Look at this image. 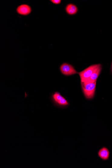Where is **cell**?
Wrapping results in <instances>:
<instances>
[{"label": "cell", "instance_id": "3", "mask_svg": "<svg viewBox=\"0 0 112 168\" xmlns=\"http://www.w3.org/2000/svg\"><path fill=\"white\" fill-rule=\"evenodd\" d=\"M52 100L55 105L61 107H65L69 105L68 101L58 92H56L51 96Z\"/></svg>", "mask_w": 112, "mask_h": 168}, {"label": "cell", "instance_id": "4", "mask_svg": "<svg viewBox=\"0 0 112 168\" xmlns=\"http://www.w3.org/2000/svg\"><path fill=\"white\" fill-rule=\"evenodd\" d=\"M61 73L64 76H70L78 74L74 66L67 63H64L60 66Z\"/></svg>", "mask_w": 112, "mask_h": 168}, {"label": "cell", "instance_id": "7", "mask_svg": "<svg viewBox=\"0 0 112 168\" xmlns=\"http://www.w3.org/2000/svg\"><path fill=\"white\" fill-rule=\"evenodd\" d=\"M98 156L103 160H107L110 156V152L108 149L103 147L100 149L98 152Z\"/></svg>", "mask_w": 112, "mask_h": 168}, {"label": "cell", "instance_id": "8", "mask_svg": "<svg viewBox=\"0 0 112 168\" xmlns=\"http://www.w3.org/2000/svg\"><path fill=\"white\" fill-rule=\"evenodd\" d=\"M67 13L70 15H75L78 11V9L76 6L72 4H68L66 7Z\"/></svg>", "mask_w": 112, "mask_h": 168}, {"label": "cell", "instance_id": "1", "mask_svg": "<svg viewBox=\"0 0 112 168\" xmlns=\"http://www.w3.org/2000/svg\"><path fill=\"white\" fill-rule=\"evenodd\" d=\"M81 83L83 93L87 99H91L94 97L96 89V82L93 83L84 84Z\"/></svg>", "mask_w": 112, "mask_h": 168}, {"label": "cell", "instance_id": "2", "mask_svg": "<svg viewBox=\"0 0 112 168\" xmlns=\"http://www.w3.org/2000/svg\"><path fill=\"white\" fill-rule=\"evenodd\" d=\"M101 66L100 64L93 65L89 66L84 70L78 72L81 79V83H83L87 79L91 76L93 73Z\"/></svg>", "mask_w": 112, "mask_h": 168}, {"label": "cell", "instance_id": "5", "mask_svg": "<svg viewBox=\"0 0 112 168\" xmlns=\"http://www.w3.org/2000/svg\"><path fill=\"white\" fill-rule=\"evenodd\" d=\"M16 11L18 14L27 15L30 14L31 12L32 9L28 5L22 4L18 6Z\"/></svg>", "mask_w": 112, "mask_h": 168}, {"label": "cell", "instance_id": "10", "mask_svg": "<svg viewBox=\"0 0 112 168\" xmlns=\"http://www.w3.org/2000/svg\"><path fill=\"white\" fill-rule=\"evenodd\" d=\"M111 72H112V62L111 63Z\"/></svg>", "mask_w": 112, "mask_h": 168}, {"label": "cell", "instance_id": "9", "mask_svg": "<svg viewBox=\"0 0 112 168\" xmlns=\"http://www.w3.org/2000/svg\"><path fill=\"white\" fill-rule=\"evenodd\" d=\"M50 1L55 5L60 4L61 2V0H51Z\"/></svg>", "mask_w": 112, "mask_h": 168}, {"label": "cell", "instance_id": "6", "mask_svg": "<svg viewBox=\"0 0 112 168\" xmlns=\"http://www.w3.org/2000/svg\"><path fill=\"white\" fill-rule=\"evenodd\" d=\"M102 69L101 66L93 73L89 78L87 79L83 83L84 84L93 83L96 82L99 75Z\"/></svg>", "mask_w": 112, "mask_h": 168}]
</instances>
